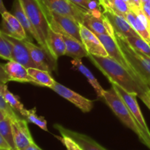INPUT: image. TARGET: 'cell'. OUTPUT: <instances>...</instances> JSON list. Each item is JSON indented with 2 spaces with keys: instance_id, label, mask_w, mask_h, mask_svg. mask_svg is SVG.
<instances>
[{
  "instance_id": "cell-17",
  "label": "cell",
  "mask_w": 150,
  "mask_h": 150,
  "mask_svg": "<svg viewBox=\"0 0 150 150\" xmlns=\"http://www.w3.org/2000/svg\"><path fill=\"white\" fill-rule=\"evenodd\" d=\"M12 14L17 18L21 24L22 25L26 35H27L28 38H29V40L32 41V39L33 38L34 40L37 41L39 45L41 46L40 38L35 28L34 27L32 23L29 21V18L27 17V16L25 13L24 10L22 8L21 4L19 2L18 0H15L14 2H13V8H12Z\"/></svg>"
},
{
  "instance_id": "cell-32",
  "label": "cell",
  "mask_w": 150,
  "mask_h": 150,
  "mask_svg": "<svg viewBox=\"0 0 150 150\" xmlns=\"http://www.w3.org/2000/svg\"><path fill=\"white\" fill-rule=\"evenodd\" d=\"M0 58L7 60V61L12 60L10 48L9 46L8 42L2 35L1 29H0Z\"/></svg>"
},
{
  "instance_id": "cell-26",
  "label": "cell",
  "mask_w": 150,
  "mask_h": 150,
  "mask_svg": "<svg viewBox=\"0 0 150 150\" xmlns=\"http://www.w3.org/2000/svg\"><path fill=\"white\" fill-rule=\"evenodd\" d=\"M1 18H3L7 21V23L11 26L12 29L17 34L19 40H29V38H28L24 29H23L22 25L21 24V23L16 16H13L12 13H9L7 11L4 13V14L1 15Z\"/></svg>"
},
{
  "instance_id": "cell-4",
  "label": "cell",
  "mask_w": 150,
  "mask_h": 150,
  "mask_svg": "<svg viewBox=\"0 0 150 150\" xmlns=\"http://www.w3.org/2000/svg\"><path fill=\"white\" fill-rule=\"evenodd\" d=\"M18 1L40 38L41 47L51 54L47 43L50 25L45 7L39 0H18Z\"/></svg>"
},
{
  "instance_id": "cell-46",
  "label": "cell",
  "mask_w": 150,
  "mask_h": 150,
  "mask_svg": "<svg viewBox=\"0 0 150 150\" xmlns=\"http://www.w3.org/2000/svg\"><path fill=\"white\" fill-rule=\"evenodd\" d=\"M92 1H98V2H99V1H98V0H92Z\"/></svg>"
},
{
  "instance_id": "cell-22",
  "label": "cell",
  "mask_w": 150,
  "mask_h": 150,
  "mask_svg": "<svg viewBox=\"0 0 150 150\" xmlns=\"http://www.w3.org/2000/svg\"><path fill=\"white\" fill-rule=\"evenodd\" d=\"M125 18L131 25L133 29L136 31V33L150 44V32L149 29L131 9L125 16Z\"/></svg>"
},
{
  "instance_id": "cell-21",
  "label": "cell",
  "mask_w": 150,
  "mask_h": 150,
  "mask_svg": "<svg viewBox=\"0 0 150 150\" xmlns=\"http://www.w3.org/2000/svg\"><path fill=\"white\" fill-rule=\"evenodd\" d=\"M71 62L73 67L77 69L79 71H80L87 79L88 81L89 82V83L92 85V86L95 89L98 98H100V99H103V92L105 91V89L101 86V85L98 81V80L95 77L93 73L89 70V69H88L83 64L81 59H73Z\"/></svg>"
},
{
  "instance_id": "cell-29",
  "label": "cell",
  "mask_w": 150,
  "mask_h": 150,
  "mask_svg": "<svg viewBox=\"0 0 150 150\" xmlns=\"http://www.w3.org/2000/svg\"><path fill=\"white\" fill-rule=\"evenodd\" d=\"M68 1L86 12L101 10V6L98 1H92V0H68Z\"/></svg>"
},
{
  "instance_id": "cell-43",
  "label": "cell",
  "mask_w": 150,
  "mask_h": 150,
  "mask_svg": "<svg viewBox=\"0 0 150 150\" xmlns=\"http://www.w3.org/2000/svg\"><path fill=\"white\" fill-rule=\"evenodd\" d=\"M125 1L128 3V4L130 5V9L133 8V1H132V0H125Z\"/></svg>"
},
{
  "instance_id": "cell-23",
  "label": "cell",
  "mask_w": 150,
  "mask_h": 150,
  "mask_svg": "<svg viewBox=\"0 0 150 150\" xmlns=\"http://www.w3.org/2000/svg\"><path fill=\"white\" fill-rule=\"evenodd\" d=\"M28 73L29 76L35 80L38 86L51 88L56 82V81L51 76L50 72L47 70L30 67L28 68Z\"/></svg>"
},
{
  "instance_id": "cell-9",
  "label": "cell",
  "mask_w": 150,
  "mask_h": 150,
  "mask_svg": "<svg viewBox=\"0 0 150 150\" xmlns=\"http://www.w3.org/2000/svg\"><path fill=\"white\" fill-rule=\"evenodd\" d=\"M81 24L95 35H110L114 36V29L101 10L86 12Z\"/></svg>"
},
{
  "instance_id": "cell-24",
  "label": "cell",
  "mask_w": 150,
  "mask_h": 150,
  "mask_svg": "<svg viewBox=\"0 0 150 150\" xmlns=\"http://www.w3.org/2000/svg\"><path fill=\"white\" fill-rule=\"evenodd\" d=\"M0 92L4 97L6 102L16 111L21 114V117L23 118V116L25 115L26 112V108H24L23 104L20 102L18 98L15 96L8 89L7 85L4 83H0Z\"/></svg>"
},
{
  "instance_id": "cell-25",
  "label": "cell",
  "mask_w": 150,
  "mask_h": 150,
  "mask_svg": "<svg viewBox=\"0 0 150 150\" xmlns=\"http://www.w3.org/2000/svg\"><path fill=\"white\" fill-rule=\"evenodd\" d=\"M0 133L7 142L10 146L11 150H18L16 148V144L13 136V127H12V122L9 117H6L4 120L0 122Z\"/></svg>"
},
{
  "instance_id": "cell-28",
  "label": "cell",
  "mask_w": 150,
  "mask_h": 150,
  "mask_svg": "<svg viewBox=\"0 0 150 150\" xmlns=\"http://www.w3.org/2000/svg\"><path fill=\"white\" fill-rule=\"evenodd\" d=\"M23 119L27 122L33 123L35 125L38 126L40 128L45 131H48V126H47V122L43 117H40L36 114L35 108L31 110H26L25 115L23 116Z\"/></svg>"
},
{
  "instance_id": "cell-6",
  "label": "cell",
  "mask_w": 150,
  "mask_h": 150,
  "mask_svg": "<svg viewBox=\"0 0 150 150\" xmlns=\"http://www.w3.org/2000/svg\"><path fill=\"white\" fill-rule=\"evenodd\" d=\"M111 85H112V87L115 89L117 93L121 97L122 99L125 103L127 108H129L131 114L135 117L138 124L139 125L142 131L144 132V135L147 138L148 141H149L150 143V130L149 127H148L147 125H146L144 118V116L142 114V111H141L139 103H138V95H136V94L130 93V92H127L124 89H122L121 86L116 84V83H111Z\"/></svg>"
},
{
  "instance_id": "cell-8",
  "label": "cell",
  "mask_w": 150,
  "mask_h": 150,
  "mask_svg": "<svg viewBox=\"0 0 150 150\" xmlns=\"http://www.w3.org/2000/svg\"><path fill=\"white\" fill-rule=\"evenodd\" d=\"M46 10L76 19L81 23L86 11L72 4L68 0H39Z\"/></svg>"
},
{
  "instance_id": "cell-27",
  "label": "cell",
  "mask_w": 150,
  "mask_h": 150,
  "mask_svg": "<svg viewBox=\"0 0 150 150\" xmlns=\"http://www.w3.org/2000/svg\"><path fill=\"white\" fill-rule=\"evenodd\" d=\"M124 38L135 49L150 57V44L144 40L142 37L139 35H133Z\"/></svg>"
},
{
  "instance_id": "cell-31",
  "label": "cell",
  "mask_w": 150,
  "mask_h": 150,
  "mask_svg": "<svg viewBox=\"0 0 150 150\" xmlns=\"http://www.w3.org/2000/svg\"><path fill=\"white\" fill-rule=\"evenodd\" d=\"M0 109L4 111L6 114V115H7V117H9L11 120H16L17 119L21 118L22 117L18 116L17 112L6 102V100H4V97L2 96L1 92H0Z\"/></svg>"
},
{
  "instance_id": "cell-2",
  "label": "cell",
  "mask_w": 150,
  "mask_h": 150,
  "mask_svg": "<svg viewBox=\"0 0 150 150\" xmlns=\"http://www.w3.org/2000/svg\"><path fill=\"white\" fill-rule=\"evenodd\" d=\"M103 99L104 100L107 105L112 110L116 116L120 119V121L125 125L127 127L133 130L138 136L141 142L146 145L150 149V143L148 141L147 138L142 131V128L135 117L131 114L127 105L124 102L121 97L117 93L115 89L111 87V89L105 90L103 95Z\"/></svg>"
},
{
  "instance_id": "cell-38",
  "label": "cell",
  "mask_w": 150,
  "mask_h": 150,
  "mask_svg": "<svg viewBox=\"0 0 150 150\" xmlns=\"http://www.w3.org/2000/svg\"><path fill=\"white\" fill-rule=\"evenodd\" d=\"M0 149H10V146L8 145V144L7 143L5 140H4V138L2 137V136L0 133Z\"/></svg>"
},
{
  "instance_id": "cell-39",
  "label": "cell",
  "mask_w": 150,
  "mask_h": 150,
  "mask_svg": "<svg viewBox=\"0 0 150 150\" xmlns=\"http://www.w3.org/2000/svg\"><path fill=\"white\" fill-rule=\"evenodd\" d=\"M22 150H42V149H40V148L36 144L33 143L32 144L29 145L28 146H26V147H25L24 149H23Z\"/></svg>"
},
{
  "instance_id": "cell-34",
  "label": "cell",
  "mask_w": 150,
  "mask_h": 150,
  "mask_svg": "<svg viewBox=\"0 0 150 150\" xmlns=\"http://www.w3.org/2000/svg\"><path fill=\"white\" fill-rule=\"evenodd\" d=\"M142 102L146 105V106L150 110V89H147L139 95Z\"/></svg>"
},
{
  "instance_id": "cell-12",
  "label": "cell",
  "mask_w": 150,
  "mask_h": 150,
  "mask_svg": "<svg viewBox=\"0 0 150 150\" xmlns=\"http://www.w3.org/2000/svg\"><path fill=\"white\" fill-rule=\"evenodd\" d=\"M102 44L103 45L104 48L106 50L107 53L108 54V57L112 58L117 62L121 64L125 68L127 69L140 83L142 82L139 80L135 73L132 70L131 67H130V64H128L126 59L125 58L124 55H123L121 49H120V46H119L118 43H117V40L115 38V33H114V36L110 35H96ZM144 84V83H143ZM145 85V84H144Z\"/></svg>"
},
{
  "instance_id": "cell-37",
  "label": "cell",
  "mask_w": 150,
  "mask_h": 150,
  "mask_svg": "<svg viewBox=\"0 0 150 150\" xmlns=\"http://www.w3.org/2000/svg\"><path fill=\"white\" fill-rule=\"evenodd\" d=\"M142 10L146 16L150 23V4H142Z\"/></svg>"
},
{
  "instance_id": "cell-40",
  "label": "cell",
  "mask_w": 150,
  "mask_h": 150,
  "mask_svg": "<svg viewBox=\"0 0 150 150\" xmlns=\"http://www.w3.org/2000/svg\"><path fill=\"white\" fill-rule=\"evenodd\" d=\"M133 4V7L132 9L135 8H142V1L141 0H132Z\"/></svg>"
},
{
  "instance_id": "cell-16",
  "label": "cell",
  "mask_w": 150,
  "mask_h": 150,
  "mask_svg": "<svg viewBox=\"0 0 150 150\" xmlns=\"http://www.w3.org/2000/svg\"><path fill=\"white\" fill-rule=\"evenodd\" d=\"M103 14L111 25L115 33L124 37L139 35L124 16H122L109 10L106 11L103 10Z\"/></svg>"
},
{
  "instance_id": "cell-11",
  "label": "cell",
  "mask_w": 150,
  "mask_h": 150,
  "mask_svg": "<svg viewBox=\"0 0 150 150\" xmlns=\"http://www.w3.org/2000/svg\"><path fill=\"white\" fill-rule=\"evenodd\" d=\"M51 89L63 98L72 103L83 112H89L93 108V101L81 96L77 92L71 90L58 82L56 81Z\"/></svg>"
},
{
  "instance_id": "cell-42",
  "label": "cell",
  "mask_w": 150,
  "mask_h": 150,
  "mask_svg": "<svg viewBox=\"0 0 150 150\" xmlns=\"http://www.w3.org/2000/svg\"><path fill=\"white\" fill-rule=\"evenodd\" d=\"M6 117H7V115H6L5 113H4V111H1V110L0 109V122L2 121L3 120H4Z\"/></svg>"
},
{
  "instance_id": "cell-1",
  "label": "cell",
  "mask_w": 150,
  "mask_h": 150,
  "mask_svg": "<svg viewBox=\"0 0 150 150\" xmlns=\"http://www.w3.org/2000/svg\"><path fill=\"white\" fill-rule=\"evenodd\" d=\"M87 57L108 78L111 83H116L127 92L136 94L138 97L146 89H149L146 85L140 83L127 69L111 57L89 54Z\"/></svg>"
},
{
  "instance_id": "cell-44",
  "label": "cell",
  "mask_w": 150,
  "mask_h": 150,
  "mask_svg": "<svg viewBox=\"0 0 150 150\" xmlns=\"http://www.w3.org/2000/svg\"><path fill=\"white\" fill-rule=\"evenodd\" d=\"M142 4H150V0H141Z\"/></svg>"
},
{
  "instance_id": "cell-36",
  "label": "cell",
  "mask_w": 150,
  "mask_h": 150,
  "mask_svg": "<svg viewBox=\"0 0 150 150\" xmlns=\"http://www.w3.org/2000/svg\"><path fill=\"white\" fill-rule=\"evenodd\" d=\"M100 4L103 7V10H109L111 11L112 10L113 4H114V0H98Z\"/></svg>"
},
{
  "instance_id": "cell-10",
  "label": "cell",
  "mask_w": 150,
  "mask_h": 150,
  "mask_svg": "<svg viewBox=\"0 0 150 150\" xmlns=\"http://www.w3.org/2000/svg\"><path fill=\"white\" fill-rule=\"evenodd\" d=\"M1 33L7 42H8L10 48L12 60L23 64L27 69L30 67L37 68L36 65L31 58L30 53L25 44L24 40H19L13 38L3 33L2 32Z\"/></svg>"
},
{
  "instance_id": "cell-30",
  "label": "cell",
  "mask_w": 150,
  "mask_h": 150,
  "mask_svg": "<svg viewBox=\"0 0 150 150\" xmlns=\"http://www.w3.org/2000/svg\"><path fill=\"white\" fill-rule=\"evenodd\" d=\"M111 11L125 17L130 11V7L125 0H114L112 10Z\"/></svg>"
},
{
  "instance_id": "cell-33",
  "label": "cell",
  "mask_w": 150,
  "mask_h": 150,
  "mask_svg": "<svg viewBox=\"0 0 150 150\" xmlns=\"http://www.w3.org/2000/svg\"><path fill=\"white\" fill-rule=\"evenodd\" d=\"M62 143L64 145L67 150H83L80 146L71 138L67 136H62L61 137H57Z\"/></svg>"
},
{
  "instance_id": "cell-13",
  "label": "cell",
  "mask_w": 150,
  "mask_h": 150,
  "mask_svg": "<svg viewBox=\"0 0 150 150\" xmlns=\"http://www.w3.org/2000/svg\"><path fill=\"white\" fill-rule=\"evenodd\" d=\"M15 144L18 150H22L35 143L28 127V122L23 117L11 120Z\"/></svg>"
},
{
  "instance_id": "cell-3",
  "label": "cell",
  "mask_w": 150,
  "mask_h": 150,
  "mask_svg": "<svg viewBox=\"0 0 150 150\" xmlns=\"http://www.w3.org/2000/svg\"><path fill=\"white\" fill-rule=\"evenodd\" d=\"M115 38L136 77L150 89V57L135 49L122 35L115 33Z\"/></svg>"
},
{
  "instance_id": "cell-15",
  "label": "cell",
  "mask_w": 150,
  "mask_h": 150,
  "mask_svg": "<svg viewBox=\"0 0 150 150\" xmlns=\"http://www.w3.org/2000/svg\"><path fill=\"white\" fill-rule=\"evenodd\" d=\"M54 127L59 132L61 136H67L71 138L83 150H108L86 135L73 131L60 125H55Z\"/></svg>"
},
{
  "instance_id": "cell-18",
  "label": "cell",
  "mask_w": 150,
  "mask_h": 150,
  "mask_svg": "<svg viewBox=\"0 0 150 150\" xmlns=\"http://www.w3.org/2000/svg\"><path fill=\"white\" fill-rule=\"evenodd\" d=\"M4 65V69L10 77L11 81L30 83L38 86L35 80L29 76V73H28V69L23 64H20L17 62L10 60Z\"/></svg>"
},
{
  "instance_id": "cell-45",
  "label": "cell",
  "mask_w": 150,
  "mask_h": 150,
  "mask_svg": "<svg viewBox=\"0 0 150 150\" xmlns=\"http://www.w3.org/2000/svg\"><path fill=\"white\" fill-rule=\"evenodd\" d=\"M0 150H10V149H0Z\"/></svg>"
},
{
  "instance_id": "cell-41",
  "label": "cell",
  "mask_w": 150,
  "mask_h": 150,
  "mask_svg": "<svg viewBox=\"0 0 150 150\" xmlns=\"http://www.w3.org/2000/svg\"><path fill=\"white\" fill-rule=\"evenodd\" d=\"M6 12H7V9H6L5 6H4V2H3L2 0H0V14H1V15L4 14Z\"/></svg>"
},
{
  "instance_id": "cell-5",
  "label": "cell",
  "mask_w": 150,
  "mask_h": 150,
  "mask_svg": "<svg viewBox=\"0 0 150 150\" xmlns=\"http://www.w3.org/2000/svg\"><path fill=\"white\" fill-rule=\"evenodd\" d=\"M45 12L51 29L60 34L76 38L81 42V23L79 21L72 17L58 14L46 9Z\"/></svg>"
},
{
  "instance_id": "cell-7",
  "label": "cell",
  "mask_w": 150,
  "mask_h": 150,
  "mask_svg": "<svg viewBox=\"0 0 150 150\" xmlns=\"http://www.w3.org/2000/svg\"><path fill=\"white\" fill-rule=\"evenodd\" d=\"M24 42L30 53L31 58L37 68L53 72L57 67V60L49 52L40 45L34 44L29 40H24Z\"/></svg>"
},
{
  "instance_id": "cell-20",
  "label": "cell",
  "mask_w": 150,
  "mask_h": 150,
  "mask_svg": "<svg viewBox=\"0 0 150 150\" xmlns=\"http://www.w3.org/2000/svg\"><path fill=\"white\" fill-rule=\"evenodd\" d=\"M63 39L66 45V56L73 59H81L83 57H87L89 53L85 48L82 42L77 39L66 35H62Z\"/></svg>"
},
{
  "instance_id": "cell-35",
  "label": "cell",
  "mask_w": 150,
  "mask_h": 150,
  "mask_svg": "<svg viewBox=\"0 0 150 150\" xmlns=\"http://www.w3.org/2000/svg\"><path fill=\"white\" fill-rule=\"evenodd\" d=\"M9 81H11L4 69V65L0 64V83H7Z\"/></svg>"
},
{
  "instance_id": "cell-14",
  "label": "cell",
  "mask_w": 150,
  "mask_h": 150,
  "mask_svg": "<svg viewBox=\"0 0 150 150\" xmlns=\"http://www.w3.org/2000/svg\"><path fill=\"white\" fill-rule=\"evenodd\" d=\"M81 42L89 54L100 57H108L106 50L95 33L81 23Z\"/></svg>"
},
{
  "instance_id": "cell-19",
  "label": "cell",
  "mask_w": 150,
  "mask_h": 150,
  "mask_svg": "<svg viewBox=\"0 0 150 150\" xmlns=\"http://www.w3.org/2000/svg\"><path fill=\"white\" fill-rule=\"evenodd\" d=\"M47 43L50 52L57 59L66 54V45L62 35L54 31L51 27L48 30Z\"/></svg>"
}]
</instances>
